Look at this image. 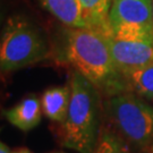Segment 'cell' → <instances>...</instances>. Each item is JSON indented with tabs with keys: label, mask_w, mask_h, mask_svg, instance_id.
<instances>
[{
	"label": "cell",
	"mask_w": 153,
	"mask_h": 153,
	"mask_svg": "<svg viewBox=\"0 0 153 153\" xmlns=\"http://www.w3.org/2000/svg\"><path fill=\"white\" fill-rule=\"evenodd\" d=\"M107 112L116 133L134 148L149 149L153 142V107L131 92L114 94Z\"/></svg>",
	"instance_id": "obj_3"
},
{
	"label": "cell",
	"mask_w": 153,
	"mask_h": 153,
	"mask_svg": "<svg viewBox=\"0 0 153 153\" xmlns=\"http://www.w3.org/2000/svg\"><path fill=\"white\" fill-rule=\"evenodd\" d=\"M149 153H153V142L151 143V145L149 146Z\"/></svg>",
	"instance_id": "obj_15"
},
{
	"label": "cell",
	"mask_w": 153,
	"mask_h": 153,
	"mask_svg": "<svg viewBox=\"0 0 153 153\" xmlns=\"http://www.w3.org/2000/svg\"><path fill=\"white\" fill-rule=\"evenodd\" d=\"M42 104L35 97L24 99L19 103L5 111L6 119L23 131H31L38 125L42 116Z\"/></svg>",
	"instance_id": "obj_7"
},
{
	"label": "cell",
	"mask_w": 153,
	"mask_h": 153,
	"mask_svg": "<svg viewBox=\"0 0 153 153\" xmlns=\"http://www.w3.org/2000/svg\"><path fill=\"white\" fill-rule=\"evenodd\" d=\"M11 153H33V152L30 151V150L26 148H18V149H16V150H14Z\"/></svg>",
	"instance_id": "obj_14"
},
{
	"label": "cell",
	"mask_w": 153,
	"mask_h": 153,
	"mask_svg": "<svg viewBox=\"0 0 153 153\" xmlns=\"http://www.w3.org/2000/svg\"><path fill=\"white\" fill-rule=\"evenodd\" d=\"M47 53V44L32 24L18 17L7 22L0 45L1 71H16L35 64Z\"/></svg>",
	"instance_id": "obj_4"
},
{
	"label": "cell",
	"mask_w": 153,
	"mask_h": 153,
	"mask_svg": "<svg viewBox=\"0 0 153 153\" xmlns=\"http://www.w3.org/2000/svg\"><path fill=\"white\" fill-rule=\"evenodd\" d=\"M85 26L110 35L109 13L112 0H79Z\"/></svg>",
	"instance_id": "obj_9"
},
{
	"label": "cell",
	"mask_w": 153,
	"mask_h": 153,
	"mask_svg": "<svg viewBox=\"0 0 153 153\" xmlns=\"http://www.w3.org/2000/svg\"><path fill=\"white\" fill-rule=\"evenodd\" d=\"M152 2H153V0H152Z\"/></svg>",
	"instance_id": "obj_17"
},
{
	"label": "cell",
	"mask_w": 153,
	"mask_h": 153,
	"mask_svg": "<svg viewBox=\"0 0 153 153\" xmlns=\"http://www.w3.org/2000/svg\"><path fill=\"white\" fill-rule=\"evenodd\" d=\"M55 153H64V152H55Z\"/></svg>",
	"instance_id": "obj_16"
},
{
	"label": "cell",
	"mask_w": 153,
	"mask_h": 153,
	"mask_svg": "<svg viewBox=\"0 0 153 153\" xmlns=\"http://www.w3.org/2000/svg\"><path fill=\"white\" fill-rule=\"evenodd\" d=\"M71 85L55 86L48 88L42 94V111L50 120L65 123L71 103Z\"/></svg>",
	"instance_id": "obj_8"
},
{
	"label": "cell",
	"mask_w": 153,
	"mask_h": 153,
	"mask_svg": "<svg viewBox=\"0 0 153 153\" xmlns=\"http://www.w3.org/2000/svg\"><path fill=\"white\" fill-rule=\"evenodd\" d=\"M71 103L64 123V145L78 153H93L99 140L98 88L75 71Z\"/></svg>",
	"instance_id": "obj_2"
},
{
	"label": "cell",
	"mask_w": 153,
	"mask_h": 153,
	"mask_svg": "<svg viewBox=\"0 0 153 153\" xmlns=\"http://www.w3.org/2000/svg\"><path fill=\"white\" fill-rule=\"evenodd\" d=\"M48 11L69 28L86 27L79 0H40Z\"/></svg>",
	"instance_id": "obj_10"
},
{
	"label": "cell",
	"mask_w": 153,
	"mask_h": 153,
	"mask_svg": "<svg viewBox=\"0 0 153 153\" xmlns=\"http://www.w3.org/2000/svg\"><path fill=\"white\" fill-rule=\"evenodd\" d=\"M93 153H131L129 144L117 133L102 131Z\"/></svg>",
	"instance_id": "obj_12"
},
{
	"label": "cell",
	"mask_w": 153,
	"mask_h": 153,
	"mask_svg": "<svg viewBox=\"0 0 153 153\" xmlns=\"http://www.w3.org/2000/svg\"><path fill=\"white\" fill-rule=\"evenodd\" d=\"M66 58L97 88L114 94L123 90V76L116 68L107 34L90 27L69 28Z\"/></svg>",
	"instance_id": "obj_1"
},
{
	"label": "cell",
	"mask_w": 153,
	"mask_h": 153,
	"mask_svg": "<svg viewBox=\"0 0 153 153\" xmlns=\"http://www.w3.org/2000/svg\"><path fill=\"white\" fill-rule=\"evenodd\" d=\"M123 77L127 88L133 92L140 97L153 99V65L131 71Z\"/></svg>",
	"instance_id": "obj_11"
},
{
	"label": "cell",
	"mask_w": 153,
	"mask_h": 153,
	"mask_svg": "<svg viewBox=\"0 0 153 153\" xmlns=\"http://www.w3.org/2000/svg\"><path fill=\"white\" fill-rule=\"evenodd\" d=\"M110 51L121 76L153 65L152 38H116L108 35Z\"/></svg>",
	"instance_id": "obj_6"
},
{
	"label": "cell",
	"mask_w": 153,
	"mask_h": 153,
	"mask_svg": "<svg viewBox=\"0 0 153 153\" xmlns=\"http://www.w3.org/2000/svg\"><path fill=\"white\" fill-rule=\"evenodd\" d=\"M13 151H10V149L8 148V145L5 144L4 142L0 143V153H11Z\"/></svg>",
	"instance_id": "obj_13"
},
{
	"label": "cell",
	"mask_w": 153,
	"mask_h": 153,
	"mask_svg": "<svg viewBox=\"0 0 153 153\" xmlns=\"http://www.w3.org/2000/svg\"><path fill=\"white\" fill-rule=\"evenodd\" d=\"M109 26L116 38H152V0H112Z\"/></svg>",
	"instance_id": "obj_5"
}]
</instances>
